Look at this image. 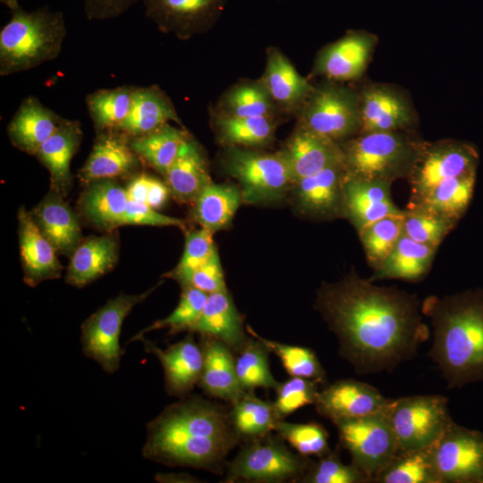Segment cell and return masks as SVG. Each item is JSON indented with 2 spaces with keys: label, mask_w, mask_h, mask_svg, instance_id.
<instances>
[{
  "label": "cell",
  "mask_w": 483,
  "mask_h": 483,
  "mask_svg": "<svg viewBox=\"0 0 483 483\" xmlns=\"http://www.w3.org/2000/svg\"><path fill=\"white\" fill-rule=\"evenodd\" d=\"M416 294L382 287L355 270L317 292L315 308L339 342V354L358 374L392 372L429 336Z\"/></svg>",
  "instance_id": "1"
},
{
  "label": "cell",
  "mask_w": 483,
  "mask_h": 483,
  "mask_svg": "<svg viewBox=\"0 0 483 483\" xmlns=\"http://www.w3.org/2000/svg\"><path fill=\"white\" fill-rule=\"evenodd\" d=\"M240 442L229 410L188 394L147 424L142 454L165 466L222 473L225 458Z\"/></svg>",
  "instance_id": "2"
},
{
  "label": "cell",
  "mask_w": 483,
  "mask_h": 483,
  "mask_svg": "<svg viewBox=\"0 0 483 483\" xmlns=\"http://www.w3.org/2000/svg\"><path fill=\"white\" fill-rule=\"evenodd\" d=\"M420 309L432 326L428 356L438 366L447 387L483 382V290L431 295Z\"/></svg>",
  "instance_id": "3"
},
{
  "label": "cell",
  "mask_w": 483,
  "mask_h": 483,
  "mask_svg": "<svg viewBox=\"0 0 483 483\" xmlns=\"http://www.w3.org/2000/svg\"><path fill=\"white\" fill-rule=\"evenodd\" d=\"M67 34L64 14L47 6L35 11L21 7L0 30V75L34 69L55 60Z\"/></svg>",
  "instance_id": "4"
},
{
  "label": "cell",
  "mask_w": 483,
  "mask_h": 483,
  "mask_svg": "<svg viewBox=\"0 0 483 483\" xmlns=\"http://www.w3.org/2000/svg\"><path fill=\"white\" fill-rule=\"evenodd\" d=\"M423 141L413 131H397L360 133L340 145L349 176L393 183L408 178Z\"/></svg>",
  "instance_id": "5"
},
{
  "label": "cell",
  "mask_w": 483,
  "mask_h": 483,
  "mask_svg": "<svg viewBox=\"0 0 483 483\" xmlns=\"http://www.w3.org/2000/svg\"><path fill=\"white\" fill-rule=\"evenodd\" d=\"M313 460L292 452L278 435L245 442L235 457L226 463L225 482H300Z\"/></svg>",
  "instance_id": "6"
},
{
  "label": "cell",
  "mask_w": 483,
  "mask_h": 483,
  "mask_svg": "<svg viewBox=\"0 0 483 483\" xmlns=\"http://www.w3.org/2000/svg\"><path fill=\"white\" fill-rule=\"evenodd\" d=\"M296 116L297 124L341 144L360 132L359 90L330 80L314 86Z\"/></svg>",
  "instance_id": "7"
},
{
  "label": "cell",
  "mask_w": 483,
  "mask_h": 483,
  "mask_svg": "<svg viewBox=\"0 0 483 483\" xmlns=\"http://www.w3.org/2000/svg\"><path fill=\"white\" fill-rule=\"evenodd\" d=\"M223 165L240 183L242 200L249 204L276 201L292 188L291 171L284 156L251 148L227 147Z\"/></svg>",
  "instance_id": "8"
},
{
  "label": "cell",
  "mask_w": 483,
  "mask_h": 483,
  "mask_svg": "<svg viewBox=\"0 0 483 483\" xmlns=\"http://www.w3.org/2000/svg\"><path fill=\"white\" fill-rule=\"evenodd\" d=\"M447 402L439 394L392 399L385 414L399 451L432 445L453 421Z\"/></svg>",
  "instance_id": "9"
},
{
  "label": "cell",
  "mask_w": 483,
  "mask_h": 483,
  "mask_svg": "<svg viewBox=\"0 0 483 483\" xmlns=\"http://www.w3.org/2000/svg\"><path fill=\"white\" fill-rule=\"evenodd\" d=\"M155 288L139 294L121 292L108 300L81 324L82 352L98 363L105 372L112 374L119 369L124 353L119 342L123 322Z\"/></svg>",
  "instance_id": "10"
},
{
  "label": "cell",
  "mask_w": 483,
  "mask_h": 483,
  "mask_svg": "<svg viewBox=\"0 0 483 483\" xmlns=\"http://www.w3.org/2000/svg\"><path fill=\"white\" fill-rule=\"evenodd\" d=\"M337 428L339 445L352 457V463L372 479L399 452L398 444L384 413L340 420Z\"/></svg>",
  "instance_id": "11"
},
{
  "label": "cell",
  "mask_w": 483,
  "mask_h": 483,
  "mask_svg": "<svg viewBox=\"0 0 483 483\" xmlns=\"http://www.w3.org/2000/svg\"><path fill=\"white\" fill-rule=\"evenodd\" d=\"M479 155L469 142L453 139L423 141L407 180L410 202L428 193L436 185L470 173H477Z\"/></svg>",
  "instance_id": "12"
},
{
  "label": "cell",
  "mask_w": 483,
  "mask_h": 483,
  "mask_svg": "<svg viewBox=\"0 0 483 483\" xmlns=\"http://www.w3.org/2000/svg\"><path fill=\"white\" fill-rule=\"evenodd\" d=\"M431 446L442 483H483V432L453 421Z\"/></svg>",
  "instance_id": "13"
},
{
  "label": "cell",
  "mask_w": 483,
  "mask_h": 483,
  "mask_svg": "<svg viewBox=\"0 0 483 483\" xmlns=\"http://www.w3.org/2000/svg\"><path fill=\"white\" fill-rule=\"evenodd\" d=\"M227 0H142L145 14L163 32L185 40L211 30Z\"/></svg>",
  "instance_id": "14"
},
{
  "label": "cell",
  "mask_w": 483,
  "mask_h": 483,
  "mask_svg": "<svg viewBox=\"0 0 483 483\" xmlns=\"http://www.w3.org/2000/svg\"><path fill=\"white\" fill-rule=\"evenodd\" d=\"M360 132L413 131L417 114L400 89L370 83L360 90Z\"/></svg>",
  "instance_id": "15"
},
{
  "label": "cell",
  "mask_w": 483,
  "mask_h": 483,
  "mask_svg": "<svg viewBox=\"0 0 483 483\" xmlns=\"http://www.w3.org/2000/svg\"><path fill=\"white\" fill-rule=\"evenodd\" d=\"M391 401L371 385L347 378L336 380L319 390L314 405L320 416L334 424L384 413Z\"/></svg>",
  "instance_id": "16"
},
{
  "label": "cell",
  "mask_w": 483,
  "mask_h": 483,
  "mask_svg": "<svg viewBox=\"0 0 483 483\" xmlns=\"http://www.w3.org/2000/svg\"><path fill=\"white\" fill-rule=\"evenodd\" d=\"M347 171L343 162L304 177L292 185L298 211L312 219L344 217L343 190Z\"/></svg>",
  "instance_id": "17"
},
{
  "label": "cell",
  "mask_w": 483,
  "mask_h": 483,
  "mask_svg": "<svg viewBox=\"0 0 483 483\" xmlns=\"http://www.w3.org/2000/svg\"><path fill=\"white\" fill-rule=\"evenodd\" d=\"M377 43L366 30H350L318 54L313 71L330 81L353 80L365 72Z\"/></svg>",
  "instance_id": "18"
},
{
  "label": "cell",
  "mask_w": 483,
  "mask_h": 483,
  "mask_svg": "<svg viewBox=\"0 0 483 483\" xmlns=\"http://www.w3.org/2000/svg\"><path fill=\"white\" fill-rule=\"evenodd\" d=\"M140 158L131 145V137L119 130L97 132L92 149L81 168V183L132 175L139 169Z\"/></svg>",
  "instance_id": "19"
},
{
  "label": "cell",
  "mask_w": 483,
  "mask_h": 483,
  "mask_svg": "<svg viewBox=\"0 0 483 483\" xmlns=\"http://www.w3.org/2000/svg\"><path fill=\"white\" fill-rule=\"evenodd\" d=\"M140 341L148 353L160 361L165 376V388L168 395L184 397L198 385L203 367V352L190 333L182 340L159 348L143 336Z\"/></svg>",
  "instance_id": "20"
},
{
  "label": "cell",
  "mask_w": 483,
  "mask_h": 483,
  "mask_svg": "<svg viewBox=\"0 0 483 483\" xmlns=\"http://www.w3.org/2000/svg\"><path fill=\"white\" fill-rule=\"evenodd\" d=\"M392 182L383 180H365L347 174L343 190L344 218L357 233L367 225L387 216H402L391 194Z\"/></svg>",
  "instance_id": "21"
},
{
  "label": "cell",
  "mask_w": 483,
  "mask_h": 483,
  "mask_svg": "<svg viewBox=\"0 0 483 483\" xmlns=\"http://www.w3.org/2000/svg\"><path fill=\"white\" fill-rule=\"evenodd\" d=\"M285 158L293 184L328 166L343 162L340 143L299 124L279 150Z\"/></svg>",
  "instance_id": "22"
},
{
  "label": "cell",
  "mask_w": 483,
  "mask_h": 483,
  "mask_svg": "<svg viewBox=\"0 0 483 483\" xmlns=\"http://www.w3.org/2000/svg\"><path fill=\"white\" fill-rule=\"evenodd\" d=\"M18 237L24 282L30 286L60 277L63 267L57 251L41 233L30 212L24 208L18 211Z\"/></svg>",
  "instance_id": "23"
},
{
  "label": "cell",
  "mask_w": 483,
  "mask_h": 483,
  "mask_svg": "<svg viewBox=\"0 0 483 483\" xmlns=\"http://www.w3.org/2000/svg\"><path fill=\"white\" fill-rule=\"evenodd\" d=\"M259 80L284 114H296L314 88L275 47L267 48L266 68Z\"/></svg>",
  "instance_id": "24"
},
{
  "label": "cell",
  "mask_w": 483,
  "mask_h": 483,
  "mask_svg": "<svg viewBox=\"0 0 483 483\" xmlns=\"http://www.w3.org/2000/svg\"><path fill=\"white\" fill-rule=\"evenodd\" d=\"M199 344L203 367L198 386L209 396L233 402L246 392L237 378L233 352L208 336H200Z\"/></svg>",
  "instance_id": "25"
},
{
  "label": "cell",
  "mask_w": 483,
  "mask_h": 483,
  "mask_svg": "<svg viewBox=\"0 0 483 483\" xmlns=\"http://www.w3.org/2000/svg\"><path fill=\"white\" fill-rule=\"evenodd\" d=\"M64 119L44 106L36 97L30 96L22 100L8 123L7 133L16 148L35 156Z\"/></svg>",
  "instance_id": "26"
},
{
  "label": "cell",
  "mask_w": 483,
  "mask_h": 483,
  "mask_svg": "<svg viewBox=\"0 0 483 483\" xmlns=\"http://www.w3.org/2000/svg\"><path fill=\"white\" fill-rule=\"evenodd\" d=\"M243 326V317L237 310L228 291L208 295L206 304L189 333L208 336L226 344L233 353L249 337Z\"/></svg>",
  "instance_id": "27"
},
{
  "label": "cell",
  "mask_w": 483,
  "mask_h": 483,
  "mask_svg": "<svg viewBox=\"0 0 483 483\" xmlns=\"http://www.w3.org/2000/svg\"><path fill=\"white\" fill-rule=\"evenodd\" d=\"M82 135L79 121L64 119L35 155L49 172L50 190L63 197L67 196L72 186L71 162L80 148Z\"/></svg>",
  "instance_id": "28"
},
{
  "label": "cell",
  "mask_w": 483,
  "mask_h": 483,
  "mask_svg": "<svg viewBox=\"0 0 483 483\" xmlns=\"http://www.w3.org/2000/svg\"><path fill=\"white\" fill-rule=\"evenodd\" d=\"M30 214L57 253L70 257L82 236L78 216L64 197L50 190Z\"/></svg>",
  "instance_id": "29"
},
{
  "label": "cell",
  "mask_w": 483,
  "mask_h": 483,
  "mask_svg": "<svg viewBox=\"0 0 483 483\" xmlns=\"http://www.w3.org/2000/svg\"><path fill=\"white\" fill-rule=\"evenodd\" d=\"M118 256V242L112 235L82 239L70 256L65 281L74 287H84L112 270Z\"/></svg>",
  "instance_id": "30"
},
{
  "label": "cell",
  "mask_w": 483,
  "mask_h": 483,
  "mask_svg": "<svg viewBox=\"0 0 483 483\" xmlns=\"http://www.w3.org/2000/svg\"><path fill=\"white\" fill-rule=\"evenodd\" d=\"M171 122L181 123L169 97L157 85L135 87L130 114L120 131L140 137Z\"/></svg>",
  "instance_id": "31"
},
{
  "label": "cell",
  "mask_w": 483,
  "mask_h": 483,
  "mask_svg": "<svg viewBox=\"0 0 483 483\" xmlns=\"http://www.w3.org/2000/svg\"><path fill=\"white\" fill-rule=\"evenodd\" d=\"M128 201L124 187L115 179H104L86 185L80 199V208L91 225L112 231L123 226Z\"/></svg>",
  "instance_id": "32"
},
{
  "label": "cell",
  "mask_w": 483,
  "mask_h": 483,
  "mask_svg": "<svg viewBox=\"0 0 483 483\" xmlns=\"http://www.w3.org/2000/svg\"><path fill=\"white\" fill-rule=\"evenodd\" d=\"M164 177L170 193L182 202H193L212 182L203 152L195 140H186Z\"/></svg>",
  "instance_id": "33"
},
{
  "label": "cell",
  "mask_w": 483,
  "mask_h": 483,
  "mask_svg": "<svg viewBox=\"0 0 483 483\" xmlns=\"http://www.w3.org/2000/svg\"><path fill=\"white\" fill-rule=\"evenodd\" d=\"M436 250L437 248L402 233L391 253L369 279L371 282L383 279L421 281L429 272Z\"/></svg>",
  "instance_id": "34"
},
{
  "label": "cell",
  "mask_w": 483,
  "mask_h": 483,
  "mask_svg": "<svg viewBox=\"0 0 483 483\" xmlns=\"http://www.w3.org/2000/svg\"><path fill=\"white\" fill-rule=\"evenodd\" d=\"M242 201L239 187L211 182L193 201L192 216L201 227L214 233L229 226Z\"/></svg>",
  "instance_id": "35"
},
{
  "label": "cell",
  "mask_w": 483,
  "mask_h": 483,
  "mask_svg": "<svg viewBox=\"0 0 483 483\" xmlns=\"http://www.w3.org/2000/svg\"><path fill=\"white\" fill-rule=\"evenodd\" d=\"M212 122L219 141L226 147L263 148L275 138V117H229L212 112Z\"/></svg>",
  "instance_id": "36"
},
{
  "label": "cell",
  "mask_w": 483,
  "mask_h": 483,
  "mask_svg": "<svg viewBox=\"0 0 483 483\" xmlns=\"http://www.w3.org/2000/svg\"><path fill=\"white\" fill-rule=\"evenodd\" d=\"M231 406L229 413L233 427L243 442L267 436L282 419L274 402L258 398L254 391H246Z\"/></svg>",
  "instance_id": "37"
},
{
  "label": "cell",
  "mask_w": 483,
  "mask_h": 483,
  "mask_svg": "<svg viewBox=\"0 0 483 483\" xmlns=\"http://www.w3.org/2000/svg\"><path fill=\"white\" fill-rule=\"evenodd\" d=\"M229 117H275L280 113L260 80L238 82L221 97L213 111Z\"/></svg>",
  "instance_id": "38"
},
{
  "label": "cell",
  "mask_w": 483,
  "mask_h": 483,
  "mask_svg": "<svg viewBox=\"0 0 483 483\" xmlns=\"http://www.w3.org/2000/svg\"><path fill=\"white\" fill-rule=\"evenodd\" d=\"M476 177L477 173H470L446 180L408 207L430 209L459 222L471 202Z\"/></svg>",
  "instance_id": "39"
},
{
  "label": "cell",
  "mask_w": 483,
  "mask_h": 483,
  "mask_svg": "<svg viewBox=\"0 0 483 483\" xmlns=\"http://www.w3.org/2000/svg\"><path fill=\"white\" fill-rule=\"evenodd\" d=\"M372 483H442L432 446L399 451Z\"/></svg>",
  "instance_id": "40"
},
{
  "label": "cell",
  "mask_w": 483,
  "mask_h": 483,
  "mask_svg": "<svg viewBox=\"0 0 483 483\" xmlns=\"http://www.w3.org/2000/svg\"><path fill=\"white\" fill-rule=\"evenodd\" d=\"M189 137L183 130L166 123L149 133L131 138V145L142 162L164 175Z\"/></svg>",
  "instance_id": "41"
},
{
  "label": "cell",
  "mask_w": 483,
  "mask_h": 483,
  "mask_svg": "<svg viewBox=\"0 0 483 483\" xmlns=\"http://www.w3.org/2000/svg\"><path fill=\"white\" fill-rule=\"evenodd\" d=\"M135 86L100 89L89 94L86 105L97 132L119 130L127 119Z\"/></svg>",
  "instance_id": "42"
},
{
  "label": "cell",
  "mask_w": 483,
  "mask_h": 483,
  "mask_svg": "<svg viewBox=\"0 0 483 483\" xmlns=\"http://www.w3.org/2000/svg\"><path fill=\"white\" fill-rule=\"evenodd\" d=\"M269 352L258 339L251 335L234 352L237 378L245 391L275 389L278 386L280 382L275 380L269 368Z\"/></svg>",
  "instance_id": "43"
},
{
  "label": "cell",
  "mask_w": 483,
  "mask_h": 483,
  "mask_svg": "<svg viewBox=\"0 0 483 483\" xmlns=\"http://www.w3.org/2000/svg\"><path fill=\"white\" fill-rule=\"evenodd\" d=\"M246 331L248 335L258 339L270 352L279 358L290 377L315 379L323 384L326 383V371L313 350L264 338L249 326Z\"/></svg>",
  "instance_id": "44"
},
{
  "label": "cell",
  "mask_w": 483,
  "mask_h": 483,
  "mask_svg": "<svg viewBox=\"0 0 483 483\" xmlns=\"http://www.w3.org/2000/svg\"><path fill=\"white\" fill-rule=\"evenodd\" d=\"M457 221L430 209L407 207L402 215V233L436 248L456 226Z\"/></svg>",
  "instance_id": "45"
},
{
  "label": "cell",
  "mask_w": 483,
  "mask_h": 483,
  "mask_svg": "<svg viewBox=\"0 0 483 483\" xmlns=\"http://www.w3.org/2000/svg\"><path fill=\"white\" fill-rule=\"evenodd\" d=\"M208 295V293L192 287H182L179 302L172 313L139 331L128 343L139 341L145 334L162 328L168 329V335L189 332L201 314Z\"/></svg>",
  "instance_id": "46"
},
{
  "label": "cell",
  "mask_w": 483,
  "mask_h": 483,
  "mask_svg": "<svg viewBox=\"0 0 483 483\" xmlns=\"http://www.w3.org/2000/svg\"><path fill=\"white\" fill-rule=\"evenodd\" d=\"M369 265L377 269L394 248L402 234V216L376 221L359 233Z\"/></svg>",
  "instance_id": "47"
},
{
  "label": "cell",
  "mask_w": 483,
  "mask_h": 483,
  "mask_svg": "<svg viewBox=\"0 0 483 483\" xmlns=\"http://www.w3.org/2000/svg\"><path fill=\"white\" fill-rule=\"evenodd\" d=\"M275 431L301 455L320 457L331 451L328 433L318 423H292L280 419Z\"/></svg>",
  "instance_id": "48"
},
{
  "label": "cell",
  "mask_w": 483,
  "mask_h": 483,
  "mask_svg": "<svg viewBox=\"0 0 483 483\" xmlns=\"http://www.w3.org/2000/svg\"><path fill=\"white\" fill-rule=\"evenodd\" d=\"M313 461L301 483H370V479L354 464L342 462L338 450Z\"/></svg>",
  "instance_id": "49"
},
{
  "label": "cell",
  "mask_w": 483,
  "mask_h": 483,
  "mask_svg": "<svg viewBox=\"0 0 483 483\" xmlns=\"http://www.w3.org/2000/svg\"><path fill=\"white\" fill-rule=\"evenodd\" d=\"M322 384L318 380L299 377H291L279 383L273 402L279 418L284 419L303 406L314 404Z\"/></svg>",
  "instance_id": "50"
},
{
  "label": "cell",
  "mask_w": 483,
  "mask_h": 483,
  "mask_svg": "<svg viewBox=\"0 0 483 483\" xmlns=\"http://www.w3.org/2000/svg\"><path fill=\"white\" fill-rule=\"evenodd\" d=\"M213 233L206 228L190 231L185 237L182 258L176 267L167 274L174 278L187 273L207 261L216 251Z\"/></svg>",
  "instance_id": "51"
},
{
  "label": "cell",
  "mask_w": 483,
  "mask_h": 483,
  "mask_svg": "<svg viewBox=\"0 0 483 483\" xmlns=\"http://www.w3.org/2000/svg\"><path fill=\"white\" fill-rule=\"evenodd\" d=\"M174 279L182 287H192L208 294L227 290L217 250L200 266Z\"/></svg>",
  "instance_id": "52"
},
{
  "label": "cell",
  "mask_w": 483,
  "mask_h": 483,
  "mask_svg": "<svg viewBox=\"0 0 483 483\" xmlns=\"http://www.w3.org/2000/svg\"><path fill=\"white\" fill-rule=\"evenodd\" d=\"M140 225L151 226H174L183 229L182 219L158 213L145 203L129 200L123 218V225Z\"/></svg>",
  "instance_id": "53"
},
{
  "label": "cell",
  "mask_w": 483,
  "mask_h": 483,
  "mask_svg": "<svg viewBox=\"0 0 483 483\" xmlns=\"http://www.w3.org/2000/svg\"><path fill=\"white\" fill-rule=\"evenodd\" d=\"M139 0H83V10L89 21H106L120 17Z\"/></svg>",
  "instance_id": "54"
},
{
  "label": "cell",
  "mask_w": 483,
  "mask_h": 483,
  "mask_svg": "<svg viewBox=\"0 0 483 483\" xmlns=\"http://www.w3.org/2000/svg\"><path fill=\"white\" fill-rule=\"evenodd\" d=\"M151 176L147 174H135L125 187L129 200L145 203Z\"/></svg>",
  "instance_id": "55"
},
{
  "label": "cell",
  "mask_w": 483,
  "mask_h": 483,
  "mask_svg": "<svg viewBox=\"0 0 483 483\" xmlns=\"http://www.w3.org/2000/svg\"><path fill=\"white\" fill-rule=\"evenodd\" d=\"M170 191L165 182L151 176L146 204L158 209L166 202Z\"/></svg>",
  "instance_id": "56"
},
{
  "label": "cell",
  "mask_w": 483,
  "mask_h": 483,
  "mask_svg": "<svg viewBox=\"0 0 483 483\" xmlns=\"http://www.w3.org/2000/svg\"><path fill=\"white\" fill-rule=\"evenodd\" d=\"M156 480L159 482H199L195 477L187 473H163L156 476Z\"/></svg>",
  "instance_id": "57"
},
{
  "label": "cell",
  "mask_w": 483,
  "mask_h": 483,
  "mask_svg": "<svg viewBox=\"0 0 483 483\" xmlns=\"http://www.w3.org/2000/svg\"><path fill=\"white\" fill-rule=\"evenodd\" d=\"M20 1L21 0H0V3L8 7L12 12L21 7L19 4Z\"/></svg>",
  "instance_id": "58"
}]
</instances>
